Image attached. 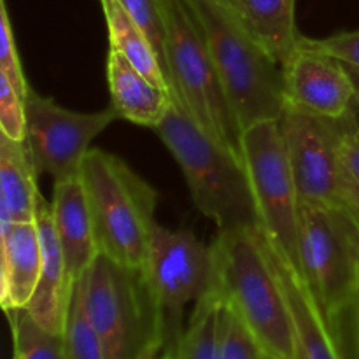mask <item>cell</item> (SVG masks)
Here are the masks:
<instances>
[{"mask_svg":"<svg viewBox=\"0 0 359 359\" xmlns=\"http://www.w3.org/2000/svg\"><path fill=\"white\" fill-rule=\"evenodd\" d=\"M63 340L69 359H105L104 344L84 305L81 279L74 284Z\"/></svg>","mask_w":359,"mask_h":359,"instance_id":"23","label":"cell"},{"mask_svg":"<svg viewBox=\"0 0 359 359\" xmlns=\"http://www.w3.org/2000/svg\"><path fill=\"white\" fill-rule=\"evenodd\" d=\"M286 107L326 119H339L358 90L353 72L333 56L312 48L305 35L283 65Z\"/></svg>","mask_w":359,"mask_h":359,"instance_id":"12","label":"cell"},{"mask_svg":"<svg viewBox=\"0 0 359 359\" xmlns=\"http://www.w3.org/2000/svg\"><path fill=\"white\" fill-rule=\"evenodd\" d=\"M107 84L118 118L146 128H156L174 100L170 90L154 84L114 48L107 55Z\"/></svg>","mask_w":359,"mask_h":359,"instance_id":"17","label":"cell"},{"mask_svg":"<svg viewBox=\"0 0 359 359\" xmlns=\"http://www.w3.org/2000/svg\"><path fill=\"white\" fill-rule=\"evenodd\" d=\"M174 97V95H172ZM181 167L196 209L219 230L259 226L244 158L203 132L177 100L154 128Z\"/></svg>","mask_w":359,"mask_h":359,"instance_id":"2","label":"cell"},{"mask_svg":"<svg viewBox=\"0 0 359 359\" xmlns=\"http://www.w3.org/2000/svg\"><path fill=\"white\" fill-rule=\"evenodd\" d=\"M328 321L339 340L344 359H359V290Z\"/></svg>","mask_w":359,"mask_h":359,"instance_id":"28","label":"cell"},{"mask_svg":"<svg viewBox=\"0 0 359 359\" xmlns=\"http://www.w3.org/2000/svg\"><path fill=\"white\" fill-rule=\"evenodd\" d=\"M0 130L11 140L25 142L27 133V111L25 98L11 86L9 81L0 76Z\"/></svg>","mask_w":359,"mask_h":359,"instance_id":"27","label":"cell"},{"mask_svg":"<svg viewBox=\"0 0 359 359\" xmlns=\"http://www.w3.org/2000/svg\"><path fill=\"white\" fill-rule=\"evenodd\" d=\"M340 123V154H342L344 165H346L347 172H349L351 179L359 189V133L354 132L346 119L339 118Z\"/></svg>","mask_w":359,"mask_h":359,"instance_id":"30","label":"cell"},{"mask_svg":"<svg viewBox=\"0 0 359 359\" xmlns=\"http://www.w3.org/2000/svg\"><path fill=\"white\" fill-rule=\"evenodd\" d=\"M81 286L105 359H137L153 340L163 339V319L142 269L119 265L100 252Z\"/></svg>","mask_w":359,"mask_h":359,"instance_id":"6","label":"cell"},{"mask_svg":"<svg viewBox=\"0 0 359 359\" xmlns=\"http://www.w3.org/2000/svg\"><path fill=\"white\" fill-rule=\"evenodd\" d=\"M210 255V291L273 358L294 359L290 309L263 248L259 226L219 230Z\"/></svg>","mask_w":359,"mask_h":359,"instance_id":"1","label":"cell"},{"mask_svg":"<svg viewBox=\"0 0 359 359\" xmlns=\"http://www.w3.org/2000/svg\"><path fill=\"white\" fill-rule=\"evenodd\" d=\"M37 175L25 142L0 135V223L35 221Z\"/></svg>","mask_w":359,"mask_h":359,"instance_id":"19","label":"cell"},{"mask_svg":"<svg viewBox=\"0 0 359 359\" xmlns=\"http://www.w3.org/2000/svg\"><path fill=\"white\" fill-rule=\"evenodd\" d=\"M161 9L172 95L203 132L242 156V126L195 18L182 0H161Z\"/></svg>","mask_w":359,"mask_h":359,"instance_id":"5","label":"cell"},{"mask_svg":"<svg viewBox=\"0 0 359 359\" xmlns=\"http://www.w3.org/2000/svg\"><path fill=\"white\" fill-rule=\"evenodd\" d=\"M35 223L42 249V269L37 287L30 304L25 311L48 332L63 335L70 300H72L74 284L67 272L65 258L53 226L51 203L39 195L35 207Z\"/></svg>","mask_w":359,"mask_h":359,"instance_id":"14","label":"cell"},{"mask_svg":"<svg viewBox=\"0 0 359 359\" xmlns=\"http://www.w3.org/2000/svg\"><path fill=\"white\" fill-rule=\"evenodd\" d=\"M259 233L290 309L294 359H344L332 325L300 270L263 233L262 228Z\"/></svg>","mask_w":359,"mask_h":359,"instance_id":"13","label":"cell"},{"mask_svg":"<svg viewBox=\"0 0 359 359\" xmlns=\"http://www.w3.org/2000/svg\"><path fill=\"white\" fill-rule=\"evenodd\" d=\"M13 359H21V358L18 356V354H13Z\"/></svg>","mask_w":359,"mask_h":359,"instance_id":"33","label":"cell"},{"mask_svg":"<svg viewBox=\"0 0 359 359\" xmlns=\"http://www.w3.org/2000/svg\"><path fill=\"white\" fill-rule=\"evenodd\" d=\"M25 146L35 172L51 175L55 181L81 175L91 140L119 119L112 107L98 112H76L32 88L25 97Z\"/></svg>","mask_w":359,"mask_h":359,"instance_id":"11","label":"cell"},{"mask_svg":"<svg viewBox=\"0 0 359 359\" xmlns=\"http://www.w3.org/2000/svg\"><path fill=\"white\" fill-rule=\"evenodd\" d=\"M305 42L312 48L333 56L342 62L347 69L359 74V30L342 32V34L330 35L325 39L305 37Z\"/></svg>","mask_w":359,"mask_h":359,"instance_id":"29","label":"cell"},{"mask_svg":"<svg viewBox=\"0 0 359 359\" xmlns=\"http://www.w3.org/2000/svg\"><path fill=\"white\" fill-rule=\"evenodd\" d=\"M241 151L259 228L298 269L300 200L279 119H263L244 128Z\"/></svg>","mask_w":359,"mask_h":359,"instance_id":"8","label":"cell"},{"mask_svg":"<svg viewBox=\"0 0 359 359\" xmlns=\"http://www.w3.org/2000/svg\"><path fill=\"white\" fill-rule=\"evenodd\" d=\"M219 359H277L252 335L231 309L223 304V333Z\"/></svg>","mask_w":359,"mask_h":359,"instance_id":"24","label":"cell"},{"mask_svg":"<svg viewBox=\"0 0 359 359\" xmlns=\"http://www.w3.org/2000/svg\"><path fill=\"white\" fill-rule=\"evenodd\" d=\"M0 304L6 312L21 311L30 304L42 269L37 223H0Z\"/></svg>","mask_w":359,"mask_h":359,"instance_id":"16","label":"cell"},{"mask_svg":"<svg viewBox=\"0 0 359 359\" xmlns=\"http://www.w3.org/2000/svg\"><path fill=\"white\" fill-rule=\"evenodd\" d=\"M0 76L6 77L11 83V86L21 97H27V93L30 91V84L27 83L23 65H21L20 55H18L13 25H11L6 0H0Z\"/></svg>","mask_w":359,"mask_h":359,"instance_id":"25","label":"cell"},{"mask_svg":"<svg viewBox=\"0 0 359 359\" xmlns=\"http://www.w3.org/2000/svg\"><path fill=\"white\" fill-rule=\"evenodd\" d=\"M109 32V44L130 60L137 70L149 77L154 84L170 90L163 65L149 35L133 20L119 0H100ZM172 91V90H170Z\"/></svg>","mask_w":359,"mask_h":359,"instance_id":"20","label":"cell"},{"mask_svg":"<svg viewBox=\"0 0 359 359\" xmlns=\"http://www.w3.org/2000/svg\"><path fill=\"white\" fill-rule=\"evenodd\" d=\"M223 333V302L209 291L193 309L188 326L172 359H219Z\"/></svg>","mask_w":359,"mask_h":359,"instance_id":"21","label":"cell"},{"mask_svg":"<svg viewBox=\"0 0 359 359\" xmlns=\"http://www.w3.org/2000/svg\"><path fill=\"white\" fill-rule=\"evenodd\" d=\"M98 251L119 265L144 269L156 226L158 193L119 156L90 149L81 167Z\"/></svg>","mask_w":359,"mask_h":359,"instance_id":"4","label":"cell"},{"mask_svg":"<svg viewBox=\"0 0 359 359\" xmlns=\"http://www.w3.org/2000/svg\"><path fill=\"white\" fill-rule=\"evenodd\" d=\"M298 270L326 318L359 290V216L346 207L300 205Z\"/></svg>","mask_w":359,"mask_h":359,"instance_id":"7","label":"cell"},{"mask_svg":"<svg viewBox=\"0 0 359 359\" xmlns=\"http://www.w3.org/2000/svg\"><path fill=\"white\" fill-rule=\"evenodd\" d=\"M279 125L300 205L346 207L359 216V189L340 154L339 119L319 118L286 107Z\"/></svg>","mask_w":359,"mask_h":359,"instance_id":"9","label":"cell"},{"mask_svg":"<svg viewBox=\"0 0 359 359\" xmlns=\"http://www.w3.org/2000/svg\"><path fill=\"white\" fill-rule=\"evenodd\" d=\"M119 2L149 35L165 70V23L161 0H119Z\"/></svg>","mask_w":359,"mask_h":359,"instance_id":"26","label":"cell"},{"mask_svg":"<svg viewBox=\"0 0 359 359\" xmlns=\"http://www.w3.org/2000/svg\"><path fill=\"white\" fill-rule=\"evenodd\" d=\"M142 270L161 312L165 351L170 354L184 333L182 314L186 305L196 304L210 291V248L191 231L168 230L156 224Z\"/></svg>","mask_w":359,"mask_h":359,"instance_id":"10","label":"cell"},{"mask_svg":"<svg viewBox=\"0 0 359 359\" xmlns=\"http://www.w3.org/2000/svg\"><path fill=\"white\" fill-rule=\"evenodd\" d=\"M167 359H172V356H170V354H168V353H167Z\"/></svg>","mask_w":359,"mask_h":359,"instance_id":"34","label":"cell"},{"mask_svg":"<svg viewBox=\"0 0 359 359\" xmlns=\"http://www.w3.org/2000/svg\"><path fill=\"white\" fill-rule=\"evenodd\" d=\"M6 314L13 333L14 354L21 359H69L63 335L42 328L25 309Z\"/></svg>","mask_w":359,"mask_h":359,"instance_id":"22","label":"cell"},{"mask_svg":"<svg viewBox=\"0 0 359 359\" xmlns=\"http://www.w3.org/2000/svg\"><path fill=\"white\" fill-rule=\"evenodd\" d=\"M245 30L279 63L290 60L304 35L297 28V0H226Z\"/></svg>","mask_w":359,"mask_h":359,"instance_id":"18","label":"cell"},{"mask_svg":"<svg viewBox=\"0 0 359 359\" xmlns=\"http://www.w3.org/2000/svg\"><path fill=\"white\" fill-rule=\"evenodd\" d=\"M195 18L244 128L286 109L283 67L252 39L226 0H182Z\"/></svg>","mask_w":359,"mask_h":359,"instance_id":"3","label":"cell"},{"mask_svg":"<svg viewBox=\"0 0 359 359\" xmlns=\"http://www.w3.org/2000/svg\"><path fill=\"white\" fill-rule=\"evenodd\" d=\"M51 216L67 272L72 283H77L100 255L90 202L81 175L55 181Z\"/></svg>","mask_w":359,"mask_h":359,"instance_id":"15","label":"cell"},{"mask_svg":"<svg viewBox=\"0 0 359 359\" xmlns=\"http://www.w3.org/2000/svg\"><path fill=\"white\" fill-rule=\"evenodd\" d=\"M353 76L358 84V90L356 93H354L353 100H351L349 109H347V112L344 114V119H346V123L354 130V132L359 133V76H356V74H353Z\"/></svg>","mask_w":359,"mask_h":359,"instance_id":"31","label":"cell"},{"mask_svg":"<svg viewBox=\"0 0 359 359\" xmlns=\"http://www.w3.org/2000/svg\"><path fill=\"white\" fill-rule=\"evenodd\" d=\"M137 359H167V351H165L163 339H156L139 354Z\"/></svg>","mask_w":359,"mask_h":359,"instance_id":"32","label":"cell"}]
</instances>
